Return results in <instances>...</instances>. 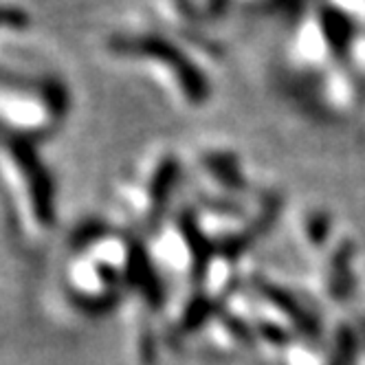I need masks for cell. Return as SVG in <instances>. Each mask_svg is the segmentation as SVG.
I'll use <instances>...</instances> for the list:
<instances>
[{
  "label": "cell",
  "mask_w": 365,
  "mask_h": 365,
  "mask_svg": "<svg viewBox=\"0 0 365 365\" xmlns=\"http://www.w3.org/2000/svg\"><path fill=\"white\" fill-rule=\"evenodd\" d=\"M110 46L119 53L150 60L152 64L165 68L190 103H202L210 97V84H207L202 71L190 60L185 51L168 38L156 34H123L113 38Z\"/></svg>",
  "instance_id": "obj_1"
}]
</instances>
